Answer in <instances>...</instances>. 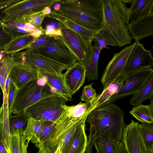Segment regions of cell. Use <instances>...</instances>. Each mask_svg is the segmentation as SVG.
<instances>
[{"mask_svg":"<svg viewBox=\"0 0 153 153\" xmlns=\"http://www.w3.org/2000/svg\"><path fill=\"white\" fill-rule=\"evenodd\" d=\"M124 117L122 109L113 103L92 110L87 118L90 128L86 153H92L94 142L100 136L108 135L114 141L120 142L125 126Z\"/></svg>","mask_w":153,"mask_h":153,"instance_id":"1","label":"cell"},{"mask_svg":"<svg viewBox=\"0 0 153 153\" xmlns=\"http://www.w3.org/2000/svg\"><path fill=\"white\" fill-rule=\"evenodd\" d=\"M57 13L81 26L97 32L104 26L102 0H59Z\"/></svg>","mask_w":153,"mask_h":153,"instance_id":"2","label":"cell"},{"mask_svg":"<svg viewBox=\"0 0 153 153\" xmlns=\"http://www.w3.org/2000/svg\"><path fill=\"white\" fill-rule=\"evenodd\" d=\"M104 26L102 29L108 32L119 47L131 43L132 39L128 28L130 12L121 0H102Z\"/></svg>","mask_w":153,"mask_h":153,"instance_id":"3","label":"cell"},{"mask_svg":"<svg viewBox=\"0 0 153 153\" xmlns=\"http://www.w3.org/2000/svg\"><path fill=\"white\" fill-rule=\"evenodd\" d=\"M58 94L41 77L31 81L18 89L12 113L24 112L28 108L45 98Z\"/></svg>","mask_w":153,"mask_h":153,"instance_id":"4","label":"cell"},{"mask_svg":"<svg viewBox=\"0 0 153 153\" xmlns=\"http://www.w3.org/2000/svg\"><path fill=\"white\" fill-rule=\"evenodd\" d=\"M67 101L59 94L49 96L36 102L24 112L29 118L55 122L62 112V107Z\"/></svg>","mask_w":153,"mask_h":153,"instance_id":"5","label":"cell"},{"mask_svg":"<svg viewBox=\"0 0 153 153\" xmlns=\"http://www.w3.org/2000/svg\"><path fill=\"white\" fill-rule=\"evenodd\" d=\"M32 51L64 65L67 68L77 61L61 36L55 37L45 45Z\"/></svg>","mask_w":153,"mask_h":153,"instance_id":"6","label":"cell"},{"mask_svg":"<svg viewBox=\"0 0 153 153\" xmlns=\"http://www.w3.org/2000/svg\"><path fill=\"white\" fill-rule=\"evenodd\" d=\"M59 0H20L3 11L4 19L13 20L26 17L42 12L46 7H51Z\"/></svg>","mask_w":153,"mask_h":153,"instance_id":"7","label":"cell"},{"mask_svg":"<svg viewBox=\"0 0 153 153\" xmlns=\"http://www.w3.org/2000/svg\"><path fill=\"white\" fill-rule=\"evenodd\" d=\"M61 31L62 39L72 51L77 60L85 68L87 67L94 55L92 44H87L78 34L65 25Z\"/></svg>","mask_w":153,"mask_h":153,"instance_id":"8","label":"cell"},{"mask_svg":"<svg viewBox=\"0 0 153 153\" xmlns=\"http://www.w3.org/2000/svg\"><path fill=\"white\" fill-rule=\"evenodd\" d=\"M153 75V69L148 68L138 70L126 75L125 81L118 92L113 96L107 104L113 103L123 97L137 92Z\"/></svg>","mask_w":153,"mask_h":153,"instance_id":"9","label":"cell"},{"mask_svg":"<svg viewBox=\"0 0 153 153\" xmlns=\"http://www.w3.org/2000/svg\"><path fill=\"white\" fill-rule=\"evenodd\" d=\"M135 42L128 45L114 56L108 62L100 79L103 89L120 76L124 69L128 56L136 44Z\"/></svg>","mask_w":153,"mask_h":153,"instance_id":"10","label":"cell"},{"mask_svg":"<svg viewBox=\"0 0 153 153\" xmlns=\"http://www.w3.org/2000/svg\"><path fill=\"white\" fill-rule=\"evenodd\" d=\"M15 62L26 63L41 69L58 74L66 70L64 65L34 52L26 50L18 53L13 56Z\"/></svg>","mask_w":153,"mask_h":153,"instance_id":"11","label":"cell"},{"mask_svg":"<svg viewBox=\"0 0 153 153\" xmlns=\"http://www.w3.org/2000/svg\"><path fill=\"white\" fill-rule=\"evenodd\" d=\"M153 66V58L151 50H147L139 42L136 44L131 52L122 74Z\"/></svg>","mask_w":153,"mask_h":153,"instance_id":"12","label":"cell"},{"mask_svg":"<svg viewBox=\"0 0 153 153\" xmlns=\"http://www.w3.org/2000/svg\"><path fill=\"white\" fill-rule=\"evenodd\" d=\"M138 123L133 120L123 129L121 142L127 153H153L146 149L140 134Z\"/></svg>","mask_w":153,"mask_h":153,"instance_id":"13","label":"cell"},{"mask_svg":"<svg viewBox=\"0 0 153 153\" xmlns=\"http://www.w3.org/2000/svg\"><path fill=\"white\" fill-rule=\"evenodd\" d=\"M38 68L33 65L18 62L15 63L8 77L18 89L38 78Z\"/></svg>","mask_w":153,"mask_h":153,"instance_id":"14","label":"cell"},{"mask_svg":"<svg viewBox=\"0 0 153 153\" xmlns=\"http://www.w3.org/2000/svg\"><path fill=\"white\" fill-rule=\"evenodd\" d=\"M64 83L71 96L82 86L86 77V68L79 62L68 68L63 73Z\"/></svg>","mask_w":153,"mask_h":153,"instance_id":"15","label":"cell"},{"mask_svg":"<svg viewBox=\"0 0 153 153\" xmlns=\"http://www.w3.org/2000/svg\"><path fill=\"white\" fill-rule=\"evenodd\" d=\"M0 27L10 36L12 39L18 37L31 35L38 29L27 22L24 18L13 20L0 19Z\"/></svg>","mask_w":153,"mask_h":153,"instance_id":"16","label":"cell"},{"mask_svg":"<svg viewBox=\"0 0 153 153\" xmlns=\"http://www.w3.org/2000/svg\"><path fill=\"white\" fill-rule=\"evenodd\" d=\"M128 28L132 39L139 42L142 39L153 35V12L135 20L131 21Z\"/></svg>","mask_w":153,"mask_h":153,"instance_id":"17","label":"cell"},{"mask_svg":"<svg viewBox=\"0 0 153 153\" xmlns=\"http://www.w3.org/2000/svg\"><path fill=\"white\" fill-rule=\"evenodd\" d=\"M38 77L44 79L46 84L56 94L64 97L67 101H71L72 97L69 94L64 81L63 73L58 74L45 70L38 69Z\"/></svg>","mask_w":153,"mask_h":153,"instance_id":"18","label":"cell"},{"mask_svg":"<svg viewBox=\"0 0 153 153\" xmlns=\"http://www.w3.org/2000/svg\"><path fill=\"white\" fill-rule=\"evenodd\" d=\"M55 122L43 121L39 142L35 146L39 149L38 153L50 151L54 153L56 147L54 142L56 131Z\"/></svg>","mask_w":153,"mask_h":153,"instance_id":"19","label":"cell"},{"mask_svg":"<svg viewBox=\"0 0 153 153\" xmlns=\"http://www.w3.org/2000/svg\"><path fill=\"white\" fill-rule=\"evenodd\" d=\"M87 119H84L77 127L65 153H85L88 142L85 129Z\"/></svg>","mask_w":153,"mask_h":153,"instance_id":"20","label":"cell"},{"mask_svg":"<svg viewBox=\"0 0 153 153\" xmlns=\"http://www.w3.org/2000/svg\"><path fill=\"white\" fill-rule=\"evenodd\" d=\"M100 94L91 100L85 103L80 102L78 104L69 106L66 104L62 107V111L65 115L71 118H79L89 114L90 113L96 108Z\"/></svg>","mask_w":153,"mask_h":153,"instance_id":"21","label":"cell"},{"mask_svg":"<svg viewBox=\"0 0 153 153\" xmlns=\"http://www.w3.org/2000/svg\"><path fill=\"white\" fill-rule=\"evenodd\" d=\"M47 17L56 19L78 34L82 39L88 45H92L94 40V35L96 32L87 30L71 21L64 17L54 10H52L51 13Z\"/></svg>","mask_w":153,"mask_h":153,"instance_id":"22","label":"cell"},{"mask_svg":"<svg viewBox=\"0 0 153 153\" xmlns=\"http://www.w3.org/2000/svg\"><path fill=\"white\" fill-rule=\"evenodd\" d=\"M126 77V75L121 74L103 89L102 92L100 95L96 108L107 104L110 99L119 91Z\"/></svg>","mask_w":153,"mask_h":153,"instance_id":"23","label":"cell"},{"mask_svg":"<svg viewBox=\"0 0 153 153\" xmlns=\"http://www.w3.org/2000/svg\"><path fill=\"white\" fill-rule=\"evenodd\" d=\"M31 35L17 37L12 39L4 48V53L11 56L20 51L26 49L35 40Z\"/></svg>","mask_w":153,"mask_h":153,"instance_id":"24","label":"cell"},{"mask_svg":"<svg viewBox=\"0 0 153 153\" xmlns=\"http://www.w3.org/2000/svg\"><path fill=\"white\" fill-rule=\"evenodd\" d=\"M129 9V21L136 20L153 12V0H133Z\"/></svg>","mask_w":153,"mask_h":153,"instance_id":"25","label":"cell"},{"mask_svg":"<svg viewBox=\"0 0 153 153\" xmlns=\"http://www.w3.org/2000/svg\"><path fill=\"white\" fill-rule=\"evenodd\" d=\"M24 131L22 129H17L10 132L9 153H28L29 142L24 139Z\"/></svg>","mask_w":153,"mask_h":153,"instance_id":"26","label":"cell"},{"mask_svg":"<svg viewBox=\"0 0 153 153\" xmlns=\"http://www.w3.org/2000/svg\"><path fill=\"white\" fill-rule=\"evenodd\" d=\"M153 97L149 105L140 104L134 106L129 113L141 123H153Z\"/></svg>","mask_w":153,"mask_h":153,"instance_id":"27","label":"cell"},{"mask_svg":"<svg viewBox=\"0 0 153 153\" xmlns=\"http://www.w3.org/2000/svg\"><path fill=\"white\" fill-rule=\"evenodd\" d=\"M43 121L29 118L23 133L24 139L36 145L39 140Z\"/></svg>","mask_w":153,"mask_h":153,"instance_id":"28","label":"cell"},{"mask_svg":"<svg viewBox=\"0 0 153 153\" xmlns=\"http://www.w3.org/2000/svg\"><path fill=\"white\" fill-rule=\"evenodd\" d=\"M118 143L105 135L98 137L95 140L94 145L97 153H118Z\"/></svg>","mask_w":153,"mask_h":153,"instance_id":"29","label":"cell"},{"mask_svg":"<svg viewBox=\"0 0 153 153\" xmlns=\"http://www.w3.org/2000/svg\"><path fill=\"white\" fill-rule=\"evenodd\" d=\"M153 97V75L130 99L131 104L136 106L141 104L144 100Z\"/></svg>","mask_w":153,"mask_h":153,"instance_id":"30","label":"cell"},{"mask_svg":"<svg viewBox=\"0 0 153 153\" xmlns=\"http://www.w3.org/2000/svg\"><path fill=\"white\" fill-rule=\"evenodd\" d=\"M93 46L94 55L88 66L86 67V77L88 81L98 79V62L101 50L97 42L94 40Z\"/></svg>","mask_w":153,"mask_h":153,"instance_id":"31","label":"cell"},{"mask_svg":"<svg viewBox=\"0 0 153 153\" xmlns=\"http://www.w3.org/2000/svg\"><path fill=\"white\" fill-rule=\"evenodd\" d=\"M138 130L145 146L149 152H153V124H138Z\"/></svg>","mask_w":153,"mask_h":153,"instance_id":"32","label":"cell"},{"mask_svg":"<svg viewBox=\"0 0 153 153\" xmlns=\"http://www.w3.org/2000/svg\"><path fill=\"white\" fill-rule=\"evenodd\" d=\"M15 63L13 56L7 55L0 61V86L3 94L6 80Z\"/></svg>","mask_w":153,"mask_h":153,"instance_id":"33","label":"cell"},{"mask_svg":"<svg viewBox=\"0 0 153 153\" xmlns=\"http://www.w3.org/2000/svg\"><path fill=\"white\" fill-rule=\"evenodd\" d=\"M94 40L96 41L102 50L104 48H108V45L114 47L118 45L114 38L107 31L102 29L96 32L94 34Z\"/></svg>","mask_w":153,"mask_h":153,"instance_id":"34","label":"cell"},{"mask_svg":"<svg viewBox=\"0 0 153 153\" xmlns=\"http://www.w3.org/2000/svg\"><path fill=\"white\" fill-rule=\"evenodd\" d=\"M29 118V117L24 112L9 116V123L10 132L17 129H21L24 131Z\"/></svg>","mask_w":153,"mask_h":153,"instance_id":"35","label":"cell"},{"mask_svg":"<svg viewBox=\"0 0 153 153\" xmlns=\"http://www.w3.org/2000/svg\"><path fill=\"white\" fill-rule=\"evenodd\" d=\"M55 37L51 36L42 33L39 37L36 39L34 42L26 50L30 51L33 50L45 45Z\"/></svg>","mask_w":153,"mask_h":153,"instance_id":"36","label":"cell"},{"mask_svg":"<svg viewBox=\"0 0 153 153\" xmlns=\"http://www.w3.org/2000/svg\"><path fill=\"white\" fill-rule=\"evenodd\" d=\"M45 17L41 12L29 16L25 18V20L27 22L30 23L37 29L45 33L42 25Z\"/></svg>","mask_w":153,"mask_h":153,"instance_id":"37","label":"cell"},{"mask_svg":"<svg viewBox=\"0 0 153 153\" xmlns=\"http://www.w3.org/2000/svg\"><path fill=\"white\" fill-rule=\"evenodd\" d=\"M18 89L10 81V88L7 97L8 108L9 116L12 115V111Z\"/></svg>","mask_w":153,"mask_h":153,"instance_id":"38","label":"cell"},{"mask_svg":"<svg viewBox=\"0 0 153 153\" xmlns=\"http://www.w3.org/2000/svg\"><path fill=\"white\" fill-rule=\"evenodd\" d=\"M93 83H92L84 87L80 96V99L82 101L88 102L97 96L96 90L92 87Z\"/></svg>","mask_w":153,"mask_h":153,"instance_id":"39","label":"cell"},{"mask_svg":"<svg viewBox=\"0 0 153 153\" xmlns=\"http://www.w3.org/2000/svg\"><path fill=\"white\" fill-rule=\"evenodd\" d=\"M50 18V19L43 22V24L48 25L56 30H61L62 28L64 25L61 22L54 19Z\"/></svg>","mask_w":153,"mask_h":153,"instance_id":"40","label":"cell"},{"mask_svg":"<svg viewBox=\"0 0 153 153\" xmlns=\"http://www.w3.org/2000/svg\"><path fill=\"white\" fill-rule=\"evenodd\" d=\"M12 40V38L0 27V48L4 49Z\"/></svg>","mask_w":153,"mask_h":153,"instance_id":"41","label":"cell"},{"mask_svg":"<svg viewBox=\"0 0 153 153\" xmlns=\"http://www.w3.org/2000/svg\"><path fill=\"white\" fill-rule=\"evenodd\" d=\"M45 27L43 28L45 33L47 35L54 37H60L62 36L61 30H56L49 26L44 25Z\"/></svg>","mask_w":153,"mask_h":153,"instance_id":"42","label":"cell"},{"mask_svg":"<svg viewBox=\"0 0 153 153\" xmlns=\"http://www.w3.org/2000/svg\"><path fill=\"white\" fill-rule=\"evenodd\" d=\"M20 0H0V13L9 6L16 3Z\"/></svg>","mask_w":153,"mask_h":153,"instance_id":"43","label":"cell"},{"mask_svg":"<svg viewBox=\"0 0 153 153\" xmlns=\"http://www.w3.org/2000/svg\"><path fill=\"white\" fill-rule=\"evenodd\" d=\"M52 10L51 8L49 7H45L42 11V14L45 16L49 15L51 12Z\"/></svg>","mask_w":153,"mask_h":153,"instance_id":"44","label":"cell"},{"mask_svg":"<svg viewBox=\"0 0 153 153\" xmlns=\"http://www.w3.org/2000/svg\"><path fill=\"white\" fill-rule=\"evenodd\" d=\"M0 153H8L4 145L0 138Z\"/></svg>","mask_w":153,"mask_h":153,"instance_id":"45","label":"cell"},{"mask_svg":"<svg viewBox=\"0 0 153 153\" xmlns=\"http://www.w3.org/2000/svg\"><path fill=\"white\" fill-rule=\"evenodd\" d=\"M59 1L55 4L53 6V10L55 11L59 10L60 8V4L59 3Z\"/></svg>","mask_w":153,"mask_h":153,"instance_id":"46","label":"cell"},{"mask_svg":"<svg viewBox=\"0 0 153 153\" xmlns=\"http://www.w3.org/2000/svg\"><path fill=\"white\" fill-rule=\"evenodd\" d=\"M5 54L3 51H0V61L5 56L3 55L4 54Z\"/></svg>","mask_w":153,"mask_h":153,"instance_id":"47","label":"cell"},{"mask_svg":"<svg viewBox=\"0 0 153 153\" xmlns=\"http://www.w3.org/2000/svg\"><path fill=\"white\" fill-rule=\"evenodd\" d=\"M122 1L125 3H131V2L133 1V0H121Z\"/></svg>","mask_w":153,"mask_h":153,"instance_id":"48","label":"cell"},{"mask_svg":"<svg viewBox=\"0 0 153 153\" xmlns=\"http://www.w3.org/2000/svg\"><path fill=\"white\" fill-rule=\"evenodd\" d=\"M54 153H61L59 146L57 147V149Z\"/></svg>","mask_w":153,"mask_h":153,"instance_id":"49","label":"cell"},{"mask_svg":"<svg viewBox=\"0 0 153 153\" xmlns=\"http://www.w3.org/2000/svg\"><path fill=\"white\" fill-rule=\"evenodd\" d=\"M4 49L2 48H0V51H3Z\"/></svg>","mask_w":153,"mask_h":153,"instance_id":"50","label":"cell"},{"mask_svg":"<svg viewBox=\"0 0 153 153\" xmlns=\"http://www.w3.org/2000/svg\"><path fill=\"white\" fill-rule=\"evenodd\" d=\"M44 153H51V152H45Z\"/></svg>","mask_w":153,"mask_h":153,"instance_id":"51","label":"cell"},{"mask_svg":"<svg viewBox=\"0 0 153 153\" xmlns=\"http://www.w3.org/2000/svg\"><path fill=\"white\" fill-rule=\"evenodd\" d=\"M0 95H1V93H0Z\"/></svg>","mask_w":153,"mask_h":153,"instance_id":"52","label":"cell"}]
</instances>
